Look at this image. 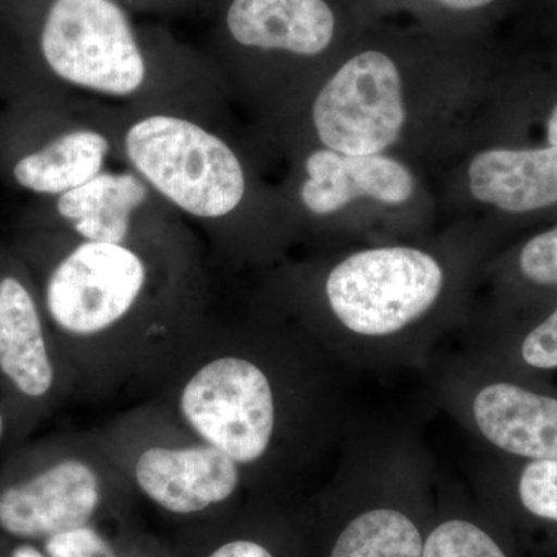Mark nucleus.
<instances>
[{
  "label": "nucleus",
  "instance_id": "20e7f679",
  "mask_svg": "<svg viewBox=\"0 0 557 557\" xmlns=\"http://www.w3.org/2000/svg\"><path fill=\"white\" fill-rule=\"evenodd\" d=\"M443 287L437 260L420 249L357 252L336 265L325 292L336 318L351 332L386 336L426 313Z\"/></svg>",
  "mask_w": 557,
  "mask_h": 557
},
{
  "label": "nucleus",
  "instance_id": "393cba45",
  "mask_svg": "<svg viewBox=\"0 0 557 557\" xmlns=\"http://www.w3.org/2000/svg\"><path fill=\"white\" fill-rule=\"evenodd\" d=\"M10 432V418L7 412L5 405H3L2 398H0V446H2L3 440Z\"/></svg>",
  "mask_w": 557,
  "mask_h": 557
},
{
  "label": "nucleus",
  "instance_id": "2eb2a0df",
  "mask_svg": "<svg viewBox=\"0 0 557 557\" xmlns=\"http://www.w3.org/2000/svg\"><path fill=\"white\" fill-rule=\"evenodd\" d=\"M109 150V139L101 132H67L42 149L22 157L14 164L13 177L21 188L60 197L97 177Z\"/></svg>",
  "mask_w": 557,
  "mask_h": 557
},
{
  "label": "nucleus",
  "instance_id": "39448f33",
  "mask_svg": "<svg viewBox=\"0 0 557 557\" xmlns=\"http://www.w3.org/2000/svg\"><path fill=\"white\" fill-rule=\"evenodd\" d=\"M148 277L127 245L83 240L50 271L44 309L62 341L102 338L131 317Z\"/></svg>",
  "mask_w": 557,
  "mask_h": 557
},
{
  "label": "nucleus",
  "instance_id": "0eeeda50",
  "mask_svg": "<svg viewBox=\"0 0 557 557\" xmlns=\"http://www.w3.org/2000/svg\"><path fill=\"white\" fill-rule=\"evenodd\" d=\"M311 116L329 149L347 156L383 152L406 121L397 62L375 47L358 51L319 91Z\"/></svg>",
  "mask_w": 557,
  "mask_h": 557
},
{
  "label": "nucleus",
  "instance_id": "423d86ee",
  "mask_svg": "<svg viewBox=\"0 0 557 557\" xmlns=\"http://www.w3.org/2000/svg\"><path fill=\"white\" fill-rule=\"evenodd\" d=\"M101 469L73 450L38 446L0 472V530L20 539H49L87 525L104 496Z\"/></svg>",
  "mask_w": 557,
  "mask_h": 557
},
{
  "label": "nucleus",
  "instance_id": "6e6552de",
  "mask_svg": "<svg viewBox=\"0 0 557 557\" xmlns=\"http://www.w3.org/2000/svg\"><path fill=\"white\" fill-rule=\"evenodd\" d=\"M30 287L0 277V387L11 434L30 426L60 388V359Z\"/></svg>",
  "mask_w": 557,
  "mask_h": 557
},
{
  "label": "nucleus",
  "instance_id": "9d476101",
  "mask_svg": "<svg viewBox=\"0 0 557 557\" xmlns=\"http://www.w3.org/2000/svg\"><path fill=\"white\" fill-rule=\"evenodd\" d=\"M231 38L248 49L313 58L338 38V13L329 0H233Z\"/></svg>",
  "mask_w": 557,
  "mask_h": 557
},
{
  "label": "nucleus",
  "instance_id": "f8f14e48",
  "mask_svg": "<svg viewBox=\"0 0 557 557\" xmlns=\"http://www.w3.org/2000/svg\"><path fill=\"white\" fill-rule=\"evenodd\" d=\"M475 423L497 448L534 460H557V399L515 384H491L474 401Z\"/></svg>",
  "mask_w": 557,
  "mask_h": 557
},
{
  "label": "nucleus",
  "instance_id": "f257e3e1",
  "mask_svg": "<svg viewBox=\"0 0 557 557\" xmlns=\"http://www.w3.org/2000/svg\"><path fill=\"white\" fill-rule=\"evenodd\" d=\"M124 150L146 183L193 218H225L244 200L247 182L236 153L193 121L146 116L127 129Z\"/></svg>",
  "mask_w": 557,
  "mask_h": 557
},
{
  "label": "nucleus",
  "instance_id": "dca6fc26",
  "mask_svg": "<svg viewBox=\"0 0 557 557\" xmlns=\"http://www.w3.org/2000/svg\"><path fill=\"white\" fill-rule=\"evenodd\" d=\"M330 557H423V542L401 512L373 509L348 523Z\"/></svg>",
  "mask_w": 557,
  "mask_h": 557
},
{
  "label": "nucleus",
  "instance_id": "6ab92c4d",
  "mask_svg": "<svg viewBox=\"0 0 557 557\" xmlns=\"http://www.w3.org/2000/svg\"><path fill=\"white\" fill-rule=\"evenodd\" d=\"M44 553L47 557H116L90 523L46 539Z\"/></svg>",
  "mask_w": 557,
  "mask_h": 557
},
{
  "label": "nucleus",
  "instance_id": "5701e85b",
  "mask_svg": "<svg viewBox=\"0 0 557 557\" xmlns=\"http://www.w3.org/2000/svg\"><path fill=\"white\" fill-rule=\"evenodd\" d=\"M208 557H274L263 545L252 541H231L220 545Z\"/></svg>",
  "mask_w": 557,
  "mask_h": 557
},
{
  "label": "nucleus",
  "instance_id": "1a4fd4ad",
  "mask_svg": "<svg viewBox=\"0 0 557 557\" xmlns=\"http://www.w3.org/2000/svg\"><path fill=\"white\" fill-rule=\"evenodd\" d=\"M131 474L152 504L177 516L223 504L240 483L239 465L199 438L186 445L145 446L132 458Z\"/></svg>",
  "mask_w": 557,
  "mask_h": 557
},
{
  "label": "nucleus",
  "instance_id": "b1692460",
  "mask_svg": "<svg viewBox=\"0 0 557 557\" xmlns=\"http://www.w3.org/2000/svg\"><path fill=\"white\" fill-rule=\"evenodd\" d=\"M10 557H47V555L30 544H21L11 552Z\"/></svg>",
  "mask_w": 557,
  "mask_h": 557
},
{
  "label": "nucleus",
  "instance_id": "a878e982",
  "mask_svg": "<svg viewBox=\"0 0 557 557\" xmlns=\"http://www.w3.org/2000/svg\"><path fill=\"white\" fill-rule=\"evenodd\" d=\"M548 143L557 148V104L548 120Z\"/></svg>",
  "mask_w": 557,
  "mask_h": 557
},
{
  "label": "nucleus",
  "instance_id": "bb28decb",
  "mask_svg": "<svg viewBox=\"0 0 557 557\" xmlns=\"http://www.w3.org/2000/svg\"><path fill=\"white\" fill-rule=\"evenodd\" d=\"M556 2H557V0H556Z\"/></svg>",
  "mask_w": 557,
  "mask_h": 557
},
{
  "label": "nucleus",
  "instance_id": "ddd939ff",
  "mask_svg": "<svg viewBox=\"0 0 557 557\" xmlns=\"http://www.w3.org/2000/svg\"><path fill=\"white\" fill-rule=\"evenodd\" d=\"M469 188L482 203L528 212L557 203V148L491 149L469 164Z\"/></svg>",
  "mask_w": 557,
  "mask_h": 557
},
{
  "label": "nucleus",
  "instance_id": "7ed1b4c3",
  "mask_svg": "<svg viewBox=\"0 0 557 557\" xmlns=\"http://www.w3.org/2000/svg\"><path fill=\"white\" fill-rule=\"evenodd\" d=\"M40 50L58 78L109 97L137 94L148 75L131 22L113 0H54Z\"/></svg>",
  "mask_w": 557,
  "mask_h": 557
},
{
  "label": "nucleus",
  "instance_id": "4be33fe9",
  "mask_svg": "<svg viewBox=\"0 0 557 557\" xmlns=\"http://www.w3.org/2000/svg\"><path fill=\"white\" fill-rule=\"evenodd\" d=\"M405 2L426 3L446 14L468 16L493 9L500 0H405Z\"/></svg>",
  "mask_w": 557,
  "mask_h": 557
},
{
  "label": "nucleus",
  "instance_id": "4468645a",
  "mask_svg": "<svg viewBox=\"0 0 557 557\" xmlns=\"http://www.w3.org/2000/svg\"><path fill=\"white\" fill-rule=\"evenodd\" d=\"M148 199L138 175L100 172L97 177L58 197V214L83 240L126 245L132 215Z\"/></svg>",
  "mask_w": 557,
  "mask_h": 557
},
{
  "label": "nucleus",
  "instance_id": "f3484780",
  "mask_svg": "<svg viewBox=\"0 0 557 557\" xmlns=\"http://www.w3.org/2000/svg\"><path fill=\"white\" fill-rule=\"evenodd\" d=\"M423 557H507L485 531L467 520H449L432 531Z\"/></svg>",
  "mask_w": 557,
  "mask_h": 557
},
{
  "label": "nucleus",
  "instance_id": "aec40b11",
  "mask_svg": "<svg viewBox=\"0 0 557 557\" xmlns=\"http://www.w3.org/2000/svg\"><path fill=\"white\" fill-rule=\"evenodd\" d=\"M520 270L536 284L557 285V226L528 242L520 255Z\"/></svg>",
  "mask_w": 557,
  "mask_h": 557
},
{
  "label": "nucleus",
  "instance_id": "f03ea898",
  "mask_svg": "<svg viewBox=\"0 0 557 557\" xmlns=\"http://www.w3.org/2000/svg\"><path fill=\"white\" fill-rule=\"evenodd\" d=\"M175 408L194 437L239 467L265 456L276 428V405L267 373L247 358H205L186 373Z\"/></svg>",
  "mask_w": 557,
  "mask_h": 557
},
{
  "label": "nucleus",
  "instance_id": "9b49d317",
  "mask_svg": "<svg viewBox=\"0 0 557 557\" xmlns=\"http://www.w3.org/2000/svg\"><path fill=\"white\" fill-rule=\"evenodd\" d=\"M306 171L300 199L317 215L333 214L359 197L401 205L413 194L409 170L381 153L347 156L317 150L307 159Z\"/></svg>",
  "mask_w": 557,
  "mask_h": 557
},
{
  "label": "nucleus",
  "instance_id": "a211bd4d",
  "mask_svg": "<svg viewBox=\"0 0 557 557\" xmlns=\"http://www.w3.org/2000/svg\"><path fill=\"white\" fill-rule=\"evenodd\" d=\"M520 500L539 518L557 522V460H534L523 469Z\"/></svg>",
  "mask_w": 557,
  "mask_h": 557
},
{
  "label": "nucleus",
  "instance_id": "412c9836",
  "mask_svg": "<svg viewBox=\"0 0 557 557\" xmlns=\"http://www.w3.org/2000/svg\"><path fill=\"white\" fill-rule=\"evenodd\" d=\"M522 357L533 368H557V309L523 341Z\"/></svg>",
  "mask_w": 557,
  "mask_h": 557
}]
</instances>
